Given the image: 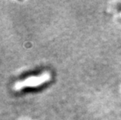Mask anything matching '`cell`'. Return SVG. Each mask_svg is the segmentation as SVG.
<instances>
[{
  "label": "cell",
  "instance_id": "obj_1",
  "mask_svg": "<svg viewBox=\"0 0 121 120\" xmlns=\"http://www.w3.org/2000/svg\"><path fill=\"white\" fill-rule=\"evenodd\" d=\"M48 83H45L42 84V85L37 86V87H26L22 90L23 92H37V91H42L43 89H45L46 87L48 85Z\"/></svg>",
  "mask_w": 121,
  "mask_h": 120
},
{
  "label": "cell",
  "instance_id": "obj_2",
  "mask_svg": "<svg viewBox=\"0 0 121 120\" xmlns=\"http://www.w3.org/2000/svg\"><path fill=\"white\" fill-rule=\"evenodd\" d=\"M41 73L40 70H38V71H30V72H27V73H25L24 74H22L21 76V78H26L27 76H36L38 74H39Z\"/></svg>",
  "mask_w": 121,
  "mask_h": 120
}]
</instances>
